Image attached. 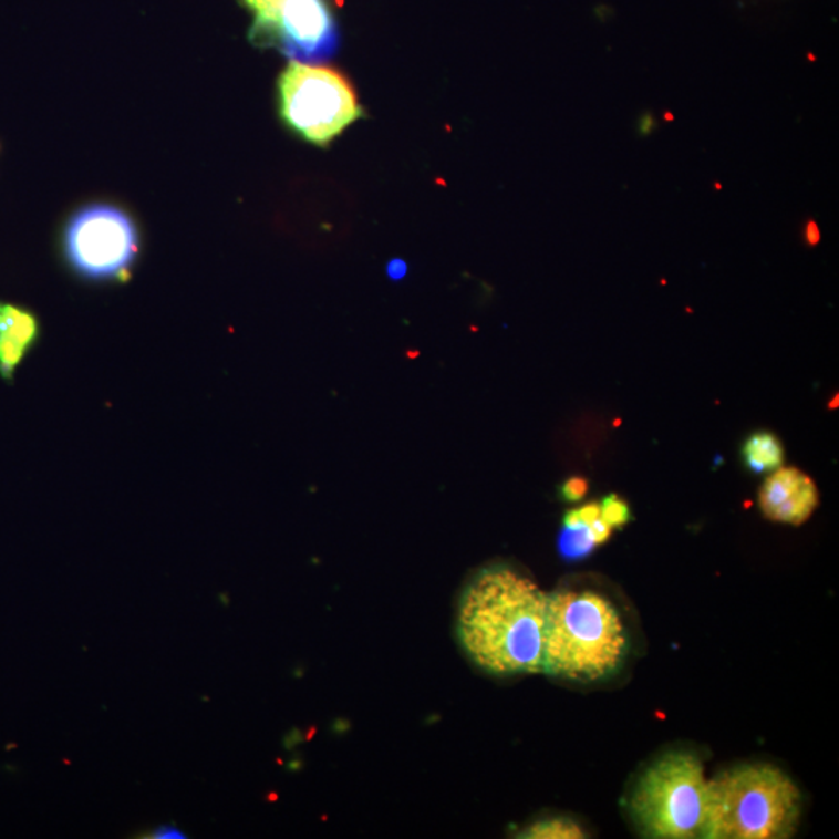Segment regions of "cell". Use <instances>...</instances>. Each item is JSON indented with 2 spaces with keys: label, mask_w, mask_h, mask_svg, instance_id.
Listing matches in <instances>:
<instances>
[{
  "label": "cell",
  "mask_w": 839,
  "mask_h": 839,
  "mask_svg": "<svg viewBox=\"0 0 839 839\" xmlns=\"http://www.w3.org/2000/svg\"><path fill=\"white\" fill-rule=\"evenodd\" d=\"M808 227H810V230L807 229V240L808 242H811V245H815V242L819 240L818 227H816L814 222Z\"/></svg>",
  "instance_id": "cell-18"
},
{
  "label": "cell",
  "mask_w": 839,
  "mask_h": 839,
  "mask_svg": "<svg viewBox=\"0 0 839 839\" xmlns=\"http://www.w3.org/2000/svg\"><path fill=\"white\" fill-rule=\"evenodd\" d=\"M69 263L91 280H123L138 252L133 219L113 206H90L73 215L64 234Z\"/></svg>",
  "instance_id": "cell-6"
},
{
  "label": "cell",
  "mask_w": 839,
  "mask_h": 839,
  "mask_svg": "<svg viewBox=\"0 0 839 839\" xmlns=\"http://www.w3.org/2000/svg\"><path fill=\"white\" fill-rule=\"evenodd\" d=\"M546 610L548 594L534 580L510 566H490L462 595L460 644L485 672H542Z\"/></svg>",
  "instance_id": "cell-1"
},
{
  "label": "cell",
  "mask_w": 839,
  "mask_h": 839,
  "mask_svg": "<svg viewBox=\"0 0 839 839\" xmlns=\"http://www.w3.org/2000/svg\"><path fill=\"white\" fill-rule=\"evenodd\" d=\"M742 460L754 475L773 473L784 465V444L771 431H756L743 442Z\"/></svg>",
  "instance_id": "cell-10"
},
{
  "label": "cell",
  "mask_w": 839,
  "mask_h": 839,
  "mask_svg": "<svg viewBox=\"0 0 839 839\" xmlns=\"http://www.w3.org/2000/svg\"><path fill=\"white\" fill-rule=\"evenodd\" d=\"M256 32L271 37L284 55L303 64L329 60L340 44L325 0H283L271 21L256 24Z\"/></svg>",
  "instance_id": "cell-7"
},
{
  "label": "cell",
  "mask_w": 839,
  "mask_h": 839,
  "mask_svg": "<svg viewBox=\"0 0 839 839\" xmlns=\"http://www.w3.org/2000/svg\"><path fill=\"white\" fill-rule=\"evenodd\" d=\"M629 650V633L605 595L590 590L548 595L542 672L573 681L607 680L621 670Z\"/></svg>",
  "instance_id": "cell-2"
},
{
  "label": "cell",
  "mask_w": 839,
  "mask_h": 839,
  "mask_svg": "<svg viewBox=\"0 0 839 839\" xmlns=\"http://www.w3.org/2000/svg\"><path fill=\"white\" fill-rule=\"evenodd\" d=\"M802 796L783 769L738 765L707 780L700 838L787 839L798 830Z\"/></svg>",
  "instance_id": "cell-3"
},
{
  "label": "cell",
  "mask_w": 839,
  "mask_h": 839,
  "mask_svg": "<svg viewBox=\"0 0 839 839\" xmlns=\"http://www.w3.org/2000/svg\"><path fill=\"white\" fill-rule=\"evenodd\" d=\"M600 517L614 530L629 525L633 519V514H631L629 503L625 499L611 493L600 503Z\"/></svg>",
  "instance_id": "cell-13"
},
{
  "label": "cell",
  "mask_w": 839,
  "mask_h": 839,
  "mask_svg": "<svg viewBox=\"0 0 839 839\" xmlns=\"http://www.w3.org/2000/svg\"><path fill=\"white\" fill-rule=\"evenodd\" d=\"M400 261H394V263L391 265V268H389V272H391V276L394 277V279H400L406 272V265H402V268H398Z\"/></svg>",
  "instance_id": "cell-17"
},
{
  "label": "cell",
  "mask_w": 839,
  "mask_h": 839,
  "mask_svg": "<svg viewBox=\"0 0 839 839\" xmlns=\"http://www.w3.org/2000/svg\"><path fill=\"white\" fill-rule=\"evenodd\" d=\"M249 9H252L257 13V24H265V22L271 21L282 6L283 0H242Z\"/></svg>",
  "instance_id": "cell-15"
},
{
  "label": "cell",
  "mask_w": 839,
  "mask_h": 839,
  "mask_svg": "<svg viewBox=\"0 0 839 839\" xmlns=\"http://www.w3.org/2000/svg\"><path fill=\"white\" fill-rule=\"evenodd\" d=\"M519 838L526 839H583L587 838V833L581 829L579 822L573 821L571 818H558L541 819V821L534 822L532 826L521 831Z\"/></svg>",
  "instance_id": "cell-12"
},
{
  "label": "cell",
  "mask_w": 839,
  "mask_h": 839,
  "mask_svg": "<svg viewBox=\"0 0 839 839\" xmlns=\"http://www.w3.org/2000/svg\"><path fill=\"white\" fill-rule=\"evenodd\" d=\"M38 336L40 323L30 311L0 303V376L3 380H13Z\"/></svg>",
  "instance_id": "cell-9"
},
{
  "label": "cell",
  "mask_w": 839,
  "mask_h": 839,
  "mask_svg": "<svg viewBox=\"0 0 839 839\" xmlns=\"http://www.w3.org/2000/svg\"><path fill=\"white\" fill-rule=\"evenodd\" d=\"M282 115L292 130L315 145H327L360 117L356 94L333 69L292 61L280 79Z\"/></svg>",
  "instance_id": "cell-5"
},
{
  "label": "cell",
  "mask_w": 839,
  "mask_h": 839,
  "mask_svg": "<svg viewBox=\"0 0 839 839\" xmlns=\"http://www.w3.org/2000/svg\"><path fill=\"white\" fill-rule=\"evenodd\" d=\"M145 838H154V839H179V838H186V835L183 833L178 829V827L175 826H168V824H165V826L157 827V829H154L152 831V835H145Z\"/></svg>",
  "instance_id": "cell-16"
},
{
  "label": "cell",
  "mask_w": 839,
  "mask_h": 839,
  "mask_svg": "<svg viewBox=\"0 0 839 839\" xmlns=\"http://www.w3.org/2000/svg\"><path fill=\"white\" fill-rule=\"evenodd\" d=\"M595 548H598V542L594 540L590 525L566 514L563 529L558 537V552L561 558L568 561L584 560L594 552Z\"/></svg>",
  "instance_id": "cell-11"
},
{
  "label": "cell",
  "mask_w": 839,
  "mask_h": 839,
  "mask_svg": "<svg viewBox=\"0 0 839 839\" xmlns=\"http://www.w3.org/2000/svg\"><path fill=\"white\" fill-rule=\"evenodd\" d=\"M759 506L769 521L800 526L819 506L818 487L799 468L780 467L762 485Z\"/></svg>",
  "instance_id": "cell-8"
},
{
  "label": "cell",
  "mask_w": 839,
  "mask_h": 839,
  "mask_svg": "<svg viewBox=\"0 0 839 839\" xmlns=\"http://www.w3.org/2000/svg\"><path fill=\"white\" fill-rule=\"evenodd\" d=\"M706 795L707 779L700 757L688 750H672L639 777L630 811L645 837L696 838L702 833Z\"/></svg>",
  "instance_id": "cell-4"
},
{
  "label": "cell",
  "mask_w": 839,
  "mask_h": 839,
  "mask_svg": "<svg viewBox=\"0 0 839 839\" xmlns=\"http://www.w3.org/2000/svg\"><path fill=\"white\" fill-rule=\"evenodd\" d=\"M588 490H590V484L584 477L572 476L561 484L560 496L566 503H579L588 495Z\"/></svg>",
  "instance_id": "cell-14"
}]
</instances>
